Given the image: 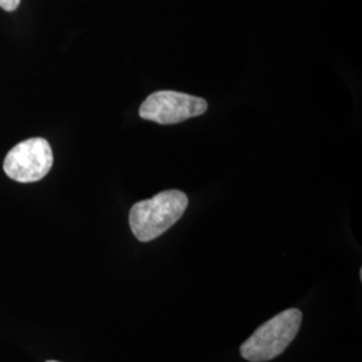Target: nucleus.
<instances>
[{"label": "nucleus", "instance_id": "obj_1", "mask_svg": "<svg viewBox=\"0 0 362 362\" xmlns=\"http://www.w3.org/2000/svg\"><path fill=\"white\" fill-rule=\"evenodd\" d=\"M188 207L187 194L177 189L160 192L136 203L129 214L132 233L140 242L157 239L180 219Z\"/></svg>", "mask_w": 362, "mask_h": 362}, {"label": "nucleus", "instance_id": "obj_2", "mask_svg": "<svg viewBox=\"0 0 362 362\" xmlns=\"http://www.w3.org/2000/svg\"><path fill=\"white\" fill-rule=\"evenodd\" d=\"M302 324V313L287 309L266 324L259 326L255 333L240 346L242 357L250 362H266L278 357L297 337Z\"/></svg>", "mask_w": 362, "mask_h": 362}, {"label": "nucleus", "instance_id": "obj_3", "mask_svg": "<svg viewBox=\"0 0 362 362\" xmlns=\"http://www.w3.org/2000/svg\"><path fill=\"white\" fill-rule=\"evenodd\" d=\"M208 104L200 97L179 91L161 90L151 94L140 107V117L160 125H173L202 116Z\"/></svg>", "mask_w": 362, "mask_h": 362}, {"label": "nucleus", "instance_id": "obj_4", "mask_svg": "<svg viewBox=\"0 0 362 362\" xmlns=\"http://www.w3.org/2000/svg\"><path fill=\"white\" fill-rule=\"evenodd\" d=\"M54 156L52 146L42 137L28 139L13 146L6 156V175L19 182L42 180L52 167Z\"/></svg>", "mask_w": 362, "mask_h": 362}, {"label": "nucleus", "instance_id": "obj_5", "mask_svg": "<svg viewBox=\"0 0 362 362\" xmlns=\"http://www.w3.org/2000/svg\"><path fill=\"white\" fill-rule=\"evenodd\" d=\"M21 0H0V7L4 11H13L18 8Z\"/></svg>", "mask_w": 362, "mask_h": 362}, {"label": "nucleus", "instance_id": "obj_6", "mask_svg": "<svg viewBox=\"0 0 362 362\" xmlns=\"http://www.w3.org/2000/svg\"><path fill=\"white\" fill-rule=\"evenodd\" d=\"M47 362H58V361H47Z\"/></svg>", "mask_w": 362, "mask_h": 362}]
</instances>
